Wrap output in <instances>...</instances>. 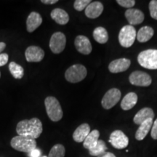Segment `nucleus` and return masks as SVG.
Returning <instances> with one entry per match:
<instances>
[{
	"instance_id": "obj_1",
	"label": "nucleus",
	"mask_w": 157,
	"mask_h": 157,
	"mask_svg": "<svg viewBox=\"0 0 157 157\" xmlns=\"http://www.w3.org/2000/svg\"><path fill=\"white\" fill-rule=\"evenodd\" d=\"M42 131V123L38 118H32L31 119L21 121L16 127L17 135L34 140L40 136Z\"/></svg>"
},
{
	"instance_id": "obj_2",
	"label": "nucleus",
	"mask_w": 157,
	"mask_h": 157,
	"mask_svg": "<svg viewBox=\"0 0 157 157\" xmlns=\"http://www.w3.org/2000/svg\"><path fill=\"white\" fill-rule=\"evenodd\" d=\"M45 109L47 113L50 120L52 121H58L62 119L63 112L60 103L56 98L53 96H49L44 100Z\"/></svg>"
},
{
	"instance_id": "obj_3",
	"label": "nucleus",
	"mask_w": 157,
	"mask_h": 157,
	"mask_svg": "<svg viewBox=\"0 0 157 157\" xmlns=\"http://www.w3.org/2000/svg\"><path fill=\"white\" fill-rule=\"evenodd\" d=\"M10 145L17 151L28 153V154L32 150L36 148V140L21 135L13 137L11 140Z\"/></svg>"
},
{
	"instance_id": "obj_4",
	"label": "nucleus",
	"mask_w": 157,
	"mask_h": 157,
	"mask_svg": "<svg viewBox=\"0 0 157 157\" xmlns=\"http://www.w3.org/2000/svg\"><path fill=\"white\" fill-rule=\"evenodd\" d=\"M137 61L143 68L151 70L157 69V50H146L137 56Z\"/></svg>"
},
{
	"instance_id": "obj_5",
	"label": "nucleus",
	"mask_w": 157,
	"mask_h": 157,
	"mask_svg": "<svg viewBox=\"0 0 157 157\" xmlns=\"http://www.w3.org/2000/svg\"><path fill=\"white\" fill-rule=\"evenodd\" d=\"M87 71L83 65L75 64L70 66L65 73V78L71 83H77L84 80L87 76Z\"/></svg>"
},
{
	"instance_id": "obj_6",
	"label": "nucleus",
	"mask_w": 157,
	"mask_h": 157,
	"mask_svg": "<svg viewBox=\"0 0 157 157\" xmlns=\"http://www.w3.org/2000/svg\"><path fill=\"white\" fill-rule=\"evenodd\" d=\"M137 36V32L134 26L131 25H124L119 31V42L123 48H128L134 44Z\"/></svg>"
},
{
	"instance_id": "obj_7",
	"label": "nucleus",
	"mask_w": 157,
	"mask_h": 157,
	"mask_svg": "<svg viewBox=\"0 0 157 157\" xmlns=\"http://www.w3.org/2000/svg\"><path fill=\"white\" fill-rule=\"evenodd\" d=\"M121 96V92L117 88L108 90L107 93L103 96L101 104L105 109H111L119 101Z\"/></svg>"
},
{
	"instance_id": "obj_8",
	"label": "nucleus",
	"mask_w": 157,
	"mask_h": 157,
	"mask_svg": "<svg viewBox=\"0 0 157 157\" xmlns=\"http://www.w3.org/2000/svg\"><path fill=\"white\" fill-rule=\"evenodd\" d=\"M66 38L62 32H56L51 36L50 40V48L55 54L62 52L66 48Z\"/></svg>"
},
{
	"instance_id": "obj_9",
	"label": "nucleus",
	"mask_w": 157,
	"mask_h": 157,
	"mask_svg": "<svg viewBox=\"0 0 157 157\" xmlns=\"http://www.w3.org/2000/svg\"><path fill=\"white\" fill-rule=\"evenodd\" d=\"M129 82L133 85L140 87H148L151 84L152 79L150 75L140 71L132 72L129 75Z\"/></svg>"
},
{
	"instance_id": "obj_10",
	"label": "nucleus",
	"mask_w": 157,
	"mask_h": 157,
	"mask_svg": "<svg viewBox=\"0 0 157 157\" xmlns=\"http://www.w3.org/2000/svg\"><path fill=\"white\" fill-rule=\"evenodd\" d=\"M109 143L117 149L127 148L129 145V138L121 130H115L110 135Z\"/></svg>"
},
{
	"instance_id": "obj_11",
	"label": "nucleus",
	"mask_w": 157,
	"mask_h": 157,
	"mask_svg": "<svg viewBox=\"0 0 157 157\" xmlns=\"http://www.w3.org/2000/svg\"><path fill=\"white\" fill-rule=\"evenodd\" d=\"M74 44H75L76 49L78 52L83 55L90 54L92 50H93L90 39L85 36H82V35H79V36L76 37Z\"/></svg>"
},
{
	"instance_id": "obj_12",
	"label": "nucleus",
	"mask_w": 157,
	"mask_h": 157,
	"mask_svg": "<svg viewBox=\"0 0 157 157\" xmlns=\"http://www.w3.org/2000/svg\"><path fill=\"white\" fill-rule=\"evenodd\" d=\"M25 59L28 62H40L44 57V52L37 46H30L25 52Z\"/></svg>"
},
{
	"instance_id": "obj_13",
	"label": "nucleus",
	"mask_w": 157,
	"mask_h": 157,
	"mask_svg": "<svg viewBox=\"0 0 157 157\" xmlns=\"http://www.w3.org/2000/svg\"><path fill=\"white\" fill-rule=\"evenodd\" d=\"M130 60L127 58H119L113 60L109 66V70L111 73L117 74L125 71L130 66Z\"/></svg>"
},
{
	"instance_id": "obj_14",
	"label": "nucleus",
	"mask_w": 157,
	"mask_h": 157,
	"mask_svg": "<svg viewBox=\"0 0 157 157\" xmlns=\"http://www.w3.org/2000/svg\"><path fill=\"white\" fill-rule=\"evenodd\" d=\"M125 17L131 25H138L144 21V14L137 9H128L125 12Z\"/></svg>"
},
{
	"instance_id": "obj_15",
	"label": "nucleus",
	"mask_w": 157,
	"mask_h": 157,
	"mask_svg": "<svg viewBox=\"0 0 157 157\" xmlns=\"http://www.w3.org/2000/svg\"><path fill=\"white\" fill-rule=\"evenodd\" d=\"M42 23V17L39 13L32 12L29 15L26 20V29L29 33L33 32L40 26Z\"/></svg>"
},
{
	"instance_id": "obj_16",
	"label": "nucleus",
	"mask_w": 157,
	"mask_h": 157,
	"mask_svg": "<svg viewBox=\"0 0 157 157\" xmlns=\"http://www.w3.org/2000/svg\"><path fill=\"white\" fill-rule=\"evenodd\" d=\"M103 11V5L100 2H92L85 9V15L89 18H97Z\"/></svg>"
},
{
	"instance_id": "obj_17",
	"label": "nucleus",
	"mask_w": 157,
	"mask_h": 157,
	"mask_svg": "<svg viewBox=\"0 0 157 157\" xmlns=\"http://www.w3.org/2000/svg\"><path fill=\"white\" fill-rule=\"evenodd\" d=\"M90 127L87 123L79 125L73 133V139L76 143H83L87 135L90 134Z\"/></svg>"
},
{
	"instance_id": "obj_18",
	"label": "nucleus",
	"mask_w": 157,
	"mask_h": 157,
	"mask_svg": "<svg viewBox=\"0 0 157 157\" xmlns=\"http://www.w3.org/2000/svg\"><path fill=\"white\" fill-rule=\"evenodd\" d=\"M154 112L151 108H143L140 109L135 116L133 121L136 124L140 125L148 119H154Z\"/></svg>"
},
{
	"instance_id": "obj_19",
	"label": "nucleus",
	"mask_w": 157,
	"mask_h": 157,
	"mask_svg": "<svg viewBox=\"0 0 157 157\" xmlns=\"http://www.w3.org/2000/svg\"><path fill=\"white\" fill-rule=\"evenodd\" d=\"M50 16L57 23L66 25L69 21V15L66 11L60 8H56L51 12Z\"/></svg>"
},
{
	"instance_id": "obj_20",
	"label": "nucleus",
	"mask_w": 157,
	"mask_h": 157,
	"mask_svg": "<svg viewBox=\"0 0 157 157\" xmlns=\"http://www.w3.org/2000/svg\"><path fill=\"white\" fill-rule=\"evenodd\" d=\"M153 125V119H148L144 122L140 124L138 129H137L136 133H135V138L137 140H143L148 135L150 129H151Z\"/></svg>"
},
{
	"instance_id": "obj_21",
	"label": "nucleus",
	"mask_w": 157,
	"mask_h": 157,
	"mask_svg": "<svg viewBox=\"0 0 157 157\" xmlns=\"http://www.w3.org/2000/svg\"><path fill=\"white\" fill-rule=\"evenodd\" d=\"M137 102V95L135 93H129L124 97L121 102V109L124 111H128L132 109Z\"/></svg>"
},
{
	"instance_id": "obj_22",
	"label": "nucleus",
	"mask_w": 157,
	"mask_h": 157,
	"mask_svg": "<svg viewBox=\"0 0 157 157\" xmlns=\"http://www.w3.org/2000/svg\"><path fill=\"white\" fill-rule=\"evenodd\" d=\"M154 31L150 26H143L137 33L136 38L139 42L144 43L148 42L154 36Z\"/></svg>"
},
{
	"instance_id": "obj_23",
	"label": "nucleus",
	"mask_w": 157,
	"mask_h": 157,
	"mask_svg": "<svg viewBox=\"0 0 157 157\" xmlns=\"http://www.w3.org/2000/svg\"><path fill=\"white\" fill-rule=\"evenodd\" d=\"M99 131L97 130V129H94V130L91 131L83 142L84 148L88 149V150L93 148V147L97 144L98 141L99 140Z\"/></svg>"
},
{
	"instance_id": "obj_24",
	"label": "nucleus",
	"mask_w": 157,
	"mask_h": 157,
	"mask_svg": "<svg viewBox=\"0 0 157 157\" xmlns=\"http://www.w3.org/2000/svg\"><path fill=\"white\" fill-rule=\"evenodd\" d=\"M93 38L99 44H105L109 40V34L106 29L103 27L99 26L93 31Z\"/></svg>"
},
{
	"instance_id": "obj_25",
	"label": "nucleus",
	"mask_w": 157,
	"mask_h": 157,
	"mask_svg": "<svg viewBox=\"0 0 157 157\" xmlns=\"http://www.w3.org/2000/svg\"><path fill=\"white\" fill-rule=\"evenodd\" d=\"M107 146L105 145V143L103 140H99L98 141L97 144L95 145L93 148L89 150V154L91 156H98L100 155L104 154L105 152H106L107 151Z\"/></svg>"
},
{
	"instance_id": "obj_26",
	"label": "nucleus",
	"mask_w": 157,
	"mask_h": 157,
	"mask_svg": "<svg viewBox=\"0 0 157 157\" xmlns=\"http://www.w3.org/2000/svg\"><path fill=\"white\" fill-rule=\"evenodd\" d=\"M9 70L15 78L21 79L24 75V69L21 66L15 62H11L9 65Z\"/></svg>"
},
{
	"instance_id": "obj_27",
	"label": "nucleus",
	"mask_w": 157,
	"mask_h": 157,
	"mask_svg": "<svg viewBox=\"0 0 157 157\" xmlns=\"http://www.w3.org/2000/svg\"><path fill=\"white\" fill-rule=\"evenodd\" d=\"M66 149L62 144H56L51 148L48 157H64Z\"/></svg>"
},
{
	"instance_id": "obj_28",
	"label": "nucleus",
	"mask_w": 157,
	"mask_h": 157,
	"mask_svg": "<svg viewBox=\"0 0 157 157\" xmlns=\"http://www.w3.org/2000/svg\"><path fill=\"white\" fill-rule=\"evenodd\" d=\"M90 0H76L74 3V7L76 10L82 11L91 3Z\"/></svg>"
},
{
	"instance_id": "obj_29",
	"label": "nucleus",
	"mask_w": 157,
	"mask_h": 157,
	"mask_svg": "<svg viewBox=\"0 0 157 157\" xmlns=\"http://www.w3.org/2000/svg\"><path fill=\"white\" fill-rule=\"evenodd\" d=\"M149 10L152 18L157 20V0H151L149 2Z\"/></svg>"
},
{
	"instance_id": "obj_30",
	"label": "nucleus",
	"mask_w": 157,
	"mask_h": 157,
	"mask_svg": "<svg viewBox=\"0 0 157 157\" xmlns=\"http://www.w3.org/2000/svg\"><path fill=\"white\" fill-rule=\"evenodd\" d=\"M117 2L121 7L126 8H132L135 5V0H117Z\"/></svg>"
},
{
	"instance_id": "obj_31",
	"label": "nucleus",
	"mask_w": 157,
	"mask_h": 157,
	"mask_svg": "<svg viewBox=\"0 0 157 157\" xmlns=\"http://www.w3.org/2000/svg\"><path fill=\"white\" fill-rule=\"evenodd\" d=\"M151 136L154 140H157V119L153 123L151 132Z\"/></svg>"
},
{
	"instance_id": "obj_32",
	"label": "nucleus",
	"mask_w": 157,
	"mask_h": 157,
	"mask_svg": "<svg viewBox=\"0 0 157 157\" xmlns=\"http://www.w3.org/2000/svg\"><path fill=\"white\" fill-rule=\"evenodd\" d=\"M9 60V56L7 53L0 54V66H3L7 63Z\"/></svg>"
},
{
	"instance_id": "obj_33",
	"label": "nucleus",
	"mask_w": 157,
	"mask_h": 157,
	"mask_svg": "<svg viewBox=\"0 0 157 157\" xmlns=\"http://www.w3.org/2000/svg\"><path fill=\"white\" fill-rule=\"evenodd\" d=\"M41 151L39 149L35 148L32 150L30 153H29V157H40Z\"/></svg>"
},
{
	"instance_id": "obj_34",
	"label": "nucleus",
	"mask_w": 157,
	"mask_h": 157,
	"mask_svg": "<svg viewBox=\"0 0 157 157\" xmlns=\"http://www.w3.org/2000/svg\"><path fill=\"white\" fill-rule=\"evenodd\" d=\"M58 0H42L41 2L46 4V5H53L58 2Z\"/></svg>"
},
{
	"instance_id": "obj_35",
	"label": "nucleus",
	"mask_w": 157,
	"mask_h": 157,
	"mask_svg": "<svg viewBox=\"0 0 157 157\" xmlns=\"http://www.w3.org/2000/svg\"><path fill=\"white\" fill-rule=\"evenodd\" d=\"M97 157H116V156L112 153H110V152H105L104 154L100 155Z\"/></svg>"
},
{
	"instance_id": "obj_36",
	"label": "nucleus",
	"mask_w": 157,
	"mask_h": 157,
	"mask_svg": "<svg viewBox=\"0 0 157 157\" xmlns=\"http://www.w3.org/2000/svg\"><path fill=\"white\" fill-rule=\"evenodd\" d=\"M6 48V44L5 42H0V54Z\"/></svg>"
},
{
	"instance_id": "obj_37",
	"label": "nucleus",
	"mask_w": 157,
	"mask_h": 157,
	"mask_svg": "<svg viewBox=\"0 0 157 157\" xmlns=\"http://www.w3.org/2000/svg\"><path fill=\"white\" fill-rule=\"evenodd\" d=\"M0 78H1V72H0Z\"/></svg>"
},
{
	"instance_id": "obj_38",
	"label": "nucleus",
	"mask_w": 157,
	"mask_h": 157,
	"mask_svg": "<svg viewBox=\"0 0 157 157\" xmlns=\"http://www.w3.org/2000/svg\"><path fill=\"white\" fill-rule=\"evenodd\" d=\"M42 157H47V156H42Z\"/></svg>"
}]
</instances>
